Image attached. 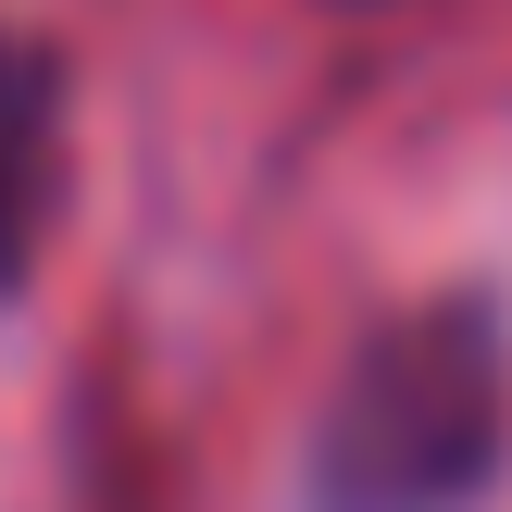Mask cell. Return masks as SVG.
<instances>
[{"mask_svg": "<svg viewBox=\"0 0 512 512\" xmlns=\"http://www.w3.org/2000/svg\"><path fill=\"white\" fill-rule=\"evenodd\" d=\"M50 163H63V75L25 25H0V300L25 288V250L50 225Z\"/></svg>", "mask_w": 512, "mask_h": 512, "instance_id": "2", "label": "cell"}, {"mask_svg": "<svg viewBox=\"0 0 512 512\" xmlns=\"http://www.w3.org/2000/svg\"><path fill=\"white\" fill-rule=\"evenodd\" d=\"M512 438V363L475 300L375 325L313 425V512H475Z\"/></svg>", "mask_w": 512, "mask_h": 512, "instance_id": "1", "label": "cell"}]
</instances>
